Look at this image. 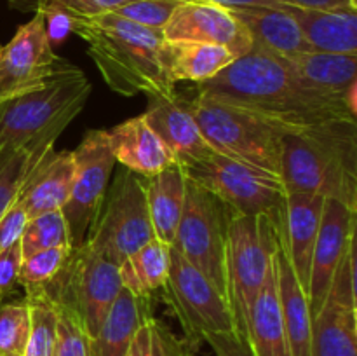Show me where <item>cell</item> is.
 <instances>
[{
	"instance_id": "6da1fadb",
	"label": "cell",
	"mask_w": 357,
	"mask_h": 356,
	"mask_svg": "<svg viewBox=\"0 0 357 356\" xmlns=\"http://www.w3.org/2000/svg\"><path fill=\"white\" fill-rule=\"evenodd\" d=\"M197 86L201 96L251 112L286 131L331 119H356L344 101L310 91L284 59L257 47Z\"/></svg>"
},
{
	"instance_id": "7a4b0ae2",
	"label": "cell",
	"mask_w": 357,
	"mask_h": 356,
	"mask_svg": "<svg viewBox=\"0 0 357 356\" xmlns=\"http://www.w3.org/2000/svg\"><path fill=\"white\" fill-rule=\"evenodd\" d=\"M72 34L87 44V54L101 79L112 91L126 98L176 96L174 84L167 79L160 49V30L142 27L115 13L94 16L73 14Z\"/></svg>"
},
{
	"instance_id": "3957f363",
	"label": "cell",
	"mask_w": 357,
	"mask_h": 356,
	"mask_svg": "<svg viewBox=\"0 0 357 356\" xmlns=\"http://www.w3.org/2000/svg\"><path fill=\"white\" fill-rule=\"evenodd\" d=\"M286 194H316L357 209V122L331 119L282 135Z\"/></svg>"
},
{
	"instance_id": "277c9868",
	"label": "cell",
	"mask_w": 357,
	"mask_h": 356,
	"mask_svg": "<svg viewBox=\"0 0 357 356\" xmlns=\"http://www.w3.org/2000/svg\"><path fill=\"white\" fill-rule=\"evenodd\" d=\"M93 93L82 70L65 63L37 91L0 105V150L31 154L54 149L56 140L82 112Z\"/></svg>"
},
{
	"instance_id": "5b68a950",
	"label": "cell",
	"mask_w": 357,
	"mask_h": 356,
	"mask_svg": "<svg viewBox=\"0 0 357 356\" xmlns=\"http://www.w3.org/2000/svg\"><path fill=\"white\" fill-rule=\"evenodd\" d=\"M187 107L213 152L281 177L284 128L201 94Z\"/></svg>"
},
{
	"instance_id": "8992f818",
	"label": "cell",
	"mask_w": 357,
	"mask_h": 356,
	"mask_svg": "<svg viewBox=\"0 0 357 356\" xmlns=\"http://www.w3.org/2000/svg\"><path fill=\"white\" fill-rule=\"evenodd\" d=\"M153 237L145 177L121 168L108 185L103 205L84 244L121 265Z\"/></svg>"
},
{
	"instance_id": "52a82bcc",
	"label": "cell",
	"mask_w": 357,
	"mask_h": 356,
	"mask_svg": "<svg viewBox=\"0 0 357 356\" xmlns=\"http://www.w3.org/2000/svg\"><path fill=\"white\" fill-rule=\"evenodd\" d=\"M188 180L215 194L236 215L282 222L286 188L281 177L218 152L183 166Z\"/></svg>"
},
{
	"instance_id": "ba28073f",
	"label": "cell",
	"mask_w": 357,
	"mask_h": 356,
	"mask_svg": "<svg viewBox=\"0 0 357 356\" xmlns=\"http://www.w3.org/2000/svg\"><path fill=\"white\" fill-rule=\"evenodd\" d=\"M282 222L268 216L234 215L227 234V299L236 332L244 337V325L255 297L271 269L272 251Z\"/></svg>"
},
{
	"instance_id": "9c48e42d",
	"label": "cell",
	"mask_w": 357,
	"mask_h": 356,
	"mask_svg": "<svg viewBox=\"0 0 357 356\" xmlns=\"http://www.w3.org/2000/svg\"><path fill=\"white\" fill-rule=\"evenodd\" d=\"M234 215L215 194L187 178L183 213L171 248L206 276L225 299L227 234Z\"/></svg>"
},
{
	"instance_id": "30bf717a",
	"label": "cell",
	"mask_w": 357,
	"mask_h": 356,
	"mask_svg": "<svg viewBox=\"0 0 357 356\" xmlns=\"http://www.w3.org/2000/svg\"><path fill=\"white\" fill-rule=\"evenodd\" d=\"M52 281H58L54 292L42 288L56 304L66 306L79 318L89 339L94 337L122 292L119 264L96 253L87 244L72 250Z\"/></svg>"
},
{
	"instance_id": "8fae6325",
	"label": "cell",
	"mask_w": 357,
	"mask_h": 356,
	"mask_svg": "<svg viewBox=\"0 0 357 356\" xmlns=\"http://www.w3.org/2000/svg\"><path fill=\"white\" fill-rule=\"evenodd\" d=\"M162 295L180 321L185 341L197 348L209 335L237 334L232 311L216 286L171 248V267Z\"/></svg>"
},
{
	"instance_id": "7c38bea8",
	"label": "cell",
	"mask_w": 357,
	"mask_h": 356,
	"mask_svg": "<svg viewBox=\"0 0 357 356\" xmlns=\"http://www.w3.org/2000/svg\"><path fill=\"white\" fill-rule=\"evenodd\" d=\"M73 152L75 177L68 201L61 208L70 230L72 250L82 246L100 213L115 163L105 129H91Z\"/></svg>"
},
{
	"instance_id": "4fadbf2b",
	"label": "cell",
	"mask_w": 357,
	"mask_h": 356,
	"mask_svg": "<svg viewBox=\"0 0 357 356\" xmlns=\"http://www.w3.org/2000/svg\"><path fill=\"white\" fill-rule=\"evenodd\" d=\"M65 63L49 44L44 16L35 13L0 47V105L37 91Z\"/></svg>"
},
{
	"instance_id": "5bb4252c",
	"label": "cell",
	"mask_w": 357,
	"mask_h": 356,
	"mask_svg": "<svg viewBox=\"0 0 357 356\" xmlns=\"http://www.w3.org/2000/svg\"><path fill=\"white\" fill-rule=\"evenodd\" d=\"M310 356H357L356 248L345 251L310 325Z\"/></svg>"
},
{
	"instance_id": "9a60e30c",
	"label": "cell",
	"mask_w": 357,
	"mask_h": 356,
	"mask_svg": "<svg viewBox=\"0 0 357 356\" xmlns=\"http://www.w3.org/2000/svg\"><path fill=\"white\" fill-rule=\"evenodd\" d=\"M164 40L223 45L236 56L251 51L253 40L229 7L208 0L181 2L162 28Z\"/></svg>"
},
{
	"instance_id": "2e32d148",
	"label": "cell",
	"mask_w": 357,
	"mask_h": 356,
	"mask_svg": "<svg viewBox=\"0 0 357 356\" xmlns=\"http://www.w3.org/2000/svg\"><path fill=\"white\" fill-rule=\"evenodd\" d=\"M356 241V212L344 202L324 199L321 225L314 246L309 283L310 316L319 313L330 292L335 271L345 251Z\"/></svg>"
},
{
	"instance_id": "e0dca14e",
	"label": "cell",
	"mask_w": 357,
	"mask_h": 356,
	"mask_svg": "<svg viewBox=\"0 0 357 356\" xmlns=\"http://www.w3.org/2000/svg\"><path fill=\"white\" fill-rule=\"evenodd\" d=\"M105 136L115 163L142 177H152L178 164L176 156L155 135L143 114L105 129Z\"/></svg>"
},
{
	"instance_id": "ac0fdd59",
	"label": "cell",
	"mask_w": 357,
	"mask_h": 356,
	"mask_svg": "<svg viewBox=\"0 0 357 356\" xmlns=\"http://www.w3.org/2000/svg\"><path fill=\"white\" fill-rule=\"evenodd\" d=\"M282 59L303 86L323 96L344 101L356 114L357 54L307 51Z\"/></svg>"
},
{
	"instance_id": "d6986e66",
	"label": "cell",
	"mask_w": 357,
	"mask_h": 356,
	"mask_svg": "<svg viewBox=\"0 0 357 356\" xmlns=\"http://www.w3.org/2000/svg\"><path fill=\"white\" fill-rule=\"evenodd\" d=\"M143 117L155 135L169 147L181 166H188L213 152L187 103H183L178 94L171 98H150Z\"/></svg>"
},
{
	"instance_id": "ffe728a7",
	"label": "cell",
	"mask_w": 357,
	"mask_h": 356,
	"mask_svg": "<svg viewBox=\"0 0 357 356\" xmlns=\"http://www.w3.org/2000/svg\"><path fill=\"white\" fill-rule=\"evenodd\" d=\"M324 198L316 194H286L282 239L289 264L303 292L309 293L310 265L321 225Z\"/></svg>"
},
{
	"instance_id": "44dd1931",
	"label": "cell",
	"mask_w": 357,
	"mask_h": 356,
	"mask_svg": "<svg viewBox=\"0 0 357 356\" xmlns=\"http://www.w3.org/2000/svg\"><path fill=\"white\" fill-rule=\"evenodd\" d=\"M73 177V152L47 150L26 175L17 194V201L26 209L28 218L52 209H61L72 192Z\"/></svg>"
},
{
	"instance_id": "7402d4cb",
	"label": "cell",
	"mask_w": 357,
	"mask_h": 356,
	"mask_svg": "<svg viewBox=\"0 0 357 356\" xmlns=\"http://www.w3.org/2000/svg\"><path fill=\"white\" fill-rule=\"evenodd\" d=\"M272 267H274L275 281H278L279 306H281L282 321H284L289 355L310 356L312 316H310L309 299L289 264L288 253L284 250V239H282V227L279 230L274 251H272Z\"/></svg>"
},
{
	"instance_id": "603a6c76",
	"label": "cell",
	"mask_w": 357,
	"mask_h": 356,
	"mask_svg": "<svg viewBox=\"0 0 357 356\" xmlns=\"http://www.w3.org/2000/svg\"><path fill=\"white\" fill-rule=\"evenodd\" d=\"M253 40V47L279 58L312 51L296 21L281 7H229Z\"/></svg>"
},
{
	"instance_id": "cb8c5ba5",
	"label": "cell",
	"mask_w": 357,
	"mask_h": 356,
	"mask_svg": "<svg viewBox=\"0 0 357 356\" xmlns=\"http://www.w3.org/2000/svg\"><path fill=\"white\" fill-rule=\"evenodd\" d=\"M312 51L357 54V9H303L282 3Z\"/></svg>"
},
{
	"instance_id": "d4e9b609",
	"label": "cell",
	"mask_w": 357,
	"mask_h": 356,
	"mask_svg": "<svg viewBox=\"0 0 357 356\" xmlns=\"http://www.w3.org/2000/svg\"><path fill=\"white\" fill-rule=\"evenodd\" d=\"M244 339L253 356H291L279 306L278 281L272 267V258L267 278L248 313Z\"/></svg>"
},
{
	"instance_id": "484cf974",
	"label": "cell",
	"mask_w": 357,
	"mask_h": 356,
	"mask_svg": "<svg viewBox=\"0 0 357 356\" xmlns=\"http://www.w3.org/2000/svg\"><path fill=\"white\" fill-rule=\"evenodd\" d=\"M145 194L153 236L171 246L176 236L187 194V175L183 166L173 164L160 173L145 177Z\"/></svg>"
},
{
	"instance_id": "4316f807",
	"label": "cell",
	"mask_w": 357,
	"mask_h": 356,
	"mask_svg": "<svg viewBox=\"0 0 357 356\" xmlns=\"http://www.w3.org/2000/svg\"><path fill=\"white\" fill-rule=\"evenodd\" d=\"M160 58L173 84L181 80L202 84L227 68L237 56L223 45L164 40Z\"/></svg>"
},
{
	"instance_id": "83f0119b",
	"label": "cell",
	"mask_w": 357,
	"mask_h": 356,
	"mask_svg": "<svg viewBox=\"0 0 357 356\" xmlns=\"http://www.w3.org/2000/svg\"><path fill=\"white\" fill-rule=\"evenodd\" d=\"M146 299H138L122 288L94 337L89 339L91 356H126L136 332L150 318Z\"/></svg>"
},
{
	"instance_id": "f1b7e54d",
	"label": "cell",
	"mask_w": 357,
	"mask_h": 356,
	"mask_svg": "<svg viewBox=\"0 0 357 356\" xmlns=\"http://www.w3.org/2000/svg\"><path fill=\"white\" fill-rule=\"evenodd\" d=\"M171 267V246L157 237L119 265L122 288L138 299H149L162 290Z\"/></svg>"
},
{
	"instance_id": "f546056e",
	"label": "cell",
	"mask_w": 357,
	"mask_h": 356,
	"mask_svg": "<svg viewBox=\"0 0 357 356\" xmlns=\"http://www.w3.org/2000/svg\"><path fill=\"white\" fill-rule=\"evenodd\" d=\"M30 306V337L24 356H54L58 307L42 286L26 288Z\"/></svg>"
},
{
	"instance_id": "4dcf8cb0",
	"label": "cell",
	"mask_w": 357,
	"mask_h": 356,
	"mask_svg": "<svg viewBox=\"0 0 357 356\" xmlns=\"http://www.w3.org/2000/svg\"><path fill=\"white\" fill-rule=\"evenodd\" d=\"M20 244L23 258L40 250H47V248H72L68 223L61 209L40 213L28 220L21 234Z\"/></svg>"
},
{
	"instance_id": "1f68e13d",
	"label": "cell",
	"mask_w": 357,
	"mask_h": 356,
	"mask_svg": "<svg viewBox=\"0 0 357 356\" xmlns=\"http://www.w3.org/2000/svg\"><path fill=\"white\" fill-rule=\"evenodd\" d=\"M44 154L37 156L24 149L0 150V216L16 201L24 178Z\"/></svg>"
},
{
	"instance_id": "d6a6232c",
	"label": "cell",
	"mask_w": 357,
	"mask_h": 356,
	"mask_svg": "<svg viewBox=\"0 0 357 356\" xmlns=\"http://www.w3.org/2000/svg\"><path fill=\"white\" fill-rule=\"evenodd\" d=\"M30 337V306L26 300L0 304V356H24Z\"/></svg>"
},
{
	"instance_id": "836d02e7",
	"label": "cell",
	"mask_w": 357,
	"mask_h": 356,
	"mask_svg": "<svg viewBox=\"0 0 357 356\" xmlns=\"http://www.w3.org/2000/svg\"><path fill=\"white\" fill-rule=\"evenodd\" d=\"M70 253H72V248H47V250H40L23 258L20 283L26 288L49 285L66 264Z\"/></svg>"
},
{
	"instance_id": "e575fe53",
	"label": "cell",
	"mask_w": 357,
	"mask_h": 356,
	"mask_svg": "<svg viewBox=\"0 0 357 356\" xmlns=\"http://www.w3.org/2000/svg\"><path fill=\"white\" fill-rule=\"evenodd\" d=\"M181 2L185 0H131L112 13L119 14L132 23L142 24V27L162 31L173 10Z\"/></svg>"
},
{
	"instance_id": "d590c367",
	"label": "cell",
	"mask_w": 357,
	"mask_h": 356,
	"mask_svg": "<svg viewBox=\"0 0 357 356\" xmlns=\"http://www.w3.org/2000/svg\"><path fill=\"white\" fill-rule=\"evenodd\" d=\"M56 307H58V325H56L54 356H91L89 337L80 325L79 318L63 304H56Z\"/></svg>"
},
{
	"instance_id": "8d00e7d4",
	"label": "cell",
	"mask_w": 357,
	"mask_h": 356,
	"mask_svg": "<svg viewBox=\"0 0 357 356\" xmlns=\"http://www.w3.org/2000/svg\"><path fill=\"white\" fill-rule=\"evenodd\" d=\"M128 2L131 0H9L10 7L23 10V13H28V10L38 13L45 7H61V9L72 14H79V16L112 13Z\"/></svg>"
},
{
	"instance_id": "74e56055",
	"label": "cell",
	"mask_w": 357,
	"mask_h": 356,
	"mask_svg": "<svg viewBox=\"0 0 357 356\" xmlns=\"http://www.w3.org/2000/svg\"><path fill=\"white\" fill-rule=\"evenodd\" d=\"M28 220L30 218L26 215V209L16 198V201L0 216V251L21 239V234H23Z\"/></svg>"
},
{
	"instance_id": "f35d334b",
	"label": "cell",
	"mask_w": 357,
	"mask_h": 356,
	"mask_svg": "<svg viewBox=\"0 0 357 356\" xmlns=\"http://www.w3.org/2000/svg\"><path fill=\"white\" fill-rule=\"evenodd\" d=\"M23 264L20 241L0 251V299L14 290L20 283V271Z\"/></svg>"
},
{
	"instance_id": "ab89813d",
	"label": "cell",
	"mask_w": 357,
	"mask_h": 356,
	"mask_svg": "<svg viewBox=\"0 0 357 356\" xmlns=\"http://www.w3.org/2000/svg\"><path fill=\"white\" fill-rule=\"evenodd\" d=\"M153 337H155L157 356H195V346L185 339H178L166 325L152 320Z\"/></svg>"
},
{
	"instance_id": "60d3db41",
	"label": "cell",
	"mask_w": 357,
	"mask_h": 356,
	"mask_svg": "<svg viewBox=\"0 0 357 356\" xmlns=\"http://www.w3.org/2000/svg\"><path fill=\"white\" fill-rule=\"evenodd\" d=\"M38 13L44 16L45 35H47L49 44H51L52 47L61 44V42L72 34V13L61 9V7H45V9L38 10Z\"/></svg>"
},
{
	"instance_id": "b9f144b4",
	"label": "cell",
	"mask_w": 357,
	"mask_h": 356,
	"mask_svg": "<svg viewBox=\"0 0 357 356\" xmlns=\"http://www.w3.org/2000/svg\"><path fill=\"white\" fill-rule=\"evenodd\" d=\"M204 342L211 346L216 356H253L246 339L239 334L209 335Z\"/></svg>"
},
{
	"instance_id": "7bdbcfd3",
	"label": "cell",
	"mask_w": 357,
	"mask_h": 356,
	"mask_svg": "<svg viewBox=\"0 0 357 356\" xmlns=\"http://www.w3.org/2000/svg\"><path fill=\"white\" fill-rule=\"evenodd\" d=\"M152 320L153 318L150 316L149 320L139 327V330L136 332L135 339H132L131 346H129L128 349V355L126 356H157Z\"/></svg>"
},
{
	"instance_id": "ee69618b",
	"label": "cell",
	"mask_w": 357,
	"mask_h": 356,
	"mask_svg": "<svg viewBox=\"0 0 357 356\" xmlns=\"http://www.w3.org/2000/svg\"><path fill=\"white\" fill-rule=\"evenodd\" d=\"M281 3L303 9H357L351 0H279Z\"/></svg>"
},
{
	"instance_id": "f6af8a7d",
	"label": "cell",
	"mask_w": 357,
	"mask_h": 356,
	"mask_svg": "<svg viewBox=\"0 0 357 356\" xmlns=\"http://www.w3.org/2000/svg\"><path fill=\"white\" fill-rule=\"evenodd\" d=\"M208 2L220 3L223 7H251V6H264V7H281L279 0H208Z\"/></svg>"
},
{
	"instance_id": "bcb514c9",
	"label": "cell",
	"mask_w": 357,
	"mask_h": 356,
	"mask_svg": "<svg viewBox=\"0 0 357 356\" xmlns=\"http://www.w3.org/2000/svg\"><path fill=\"white\" fill-rule=\"evenodd\" d=\"M351 2H354V3H356V6H357V0H351Z\"/></svg>"
},
{
	"instance_id": "7dc6e473",
	"label": "cell",
	"mask_w": 357,
	"mask_h": 356,
	"mask_svg": "<svg viewBox=\"0 0 357 356\" xmlns=\"http://www.w3.org/2000/svg\"><path fill=\"white\" fill-rule=\"evenodd\" d=\"M185 2H190V0H185Z\"/></svg>"
}]
</instances>
